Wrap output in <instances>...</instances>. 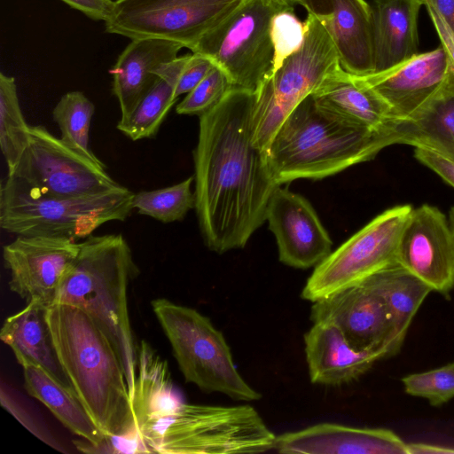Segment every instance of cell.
Segmentation results:
<instances>
[{"instance_id": "1", "label": "cell", "mask_w": 454, "mask_h": 454, "mask_svg": "<svg viewBox=\"0 0 454 454\" xmlns=\"http://www.w3.org/2000/svg\"><path fill=\"white\" fill-rule=\"evenodd\" d=\"M254 101L255 92L233 87L200 116L194 209L206 246L218 254L247 245L278 186L254 144Z\"/></svg>"}, {"instance_id": "2", "label": "cell", "mask_w": 454, "mask_h": 454, "mask_svg": "<svg viewBox=\"0 0 454 454\" xmlns=\"http://www.w3.org/2000/svg\"><path fill=\"white\" fill-rule=\"evenodd\" d=\"M46 317L68 382L98 428L106 434L139 432L121 360L104 332L69 304L48 306Z\"/></svg>"}, {"instance_id": "3", "label": "cell", "mask_w": 454, "mask_h": 454, "mask_svg": "<svg viewBox=\"0 0 454 454\" xmlns=\"http://www.w3.org/2000/svg\"><path fill=\"white\" fill-rule=\"evenodd\" d=\"M389 145L376 132L321 106L313 95L286 118L265 153L274 181L322 179L373 159Z\"/></svg>"}, {"instance_id": "4", "label": "cell", "mask_w": 454, "mask_h": 454, "mask_svg": "<svg viewBox=\"0 0 454 454\" xmlns=\"http://www.w3.org/2000/svg\"><path fill=\"white\" fill-rule=\"evenodd\" d=\"M138 273L122 234L90 235L80 242L53 301L82 309L104 332L121 360L129 395L137 374V345L129 323L128 287Z\"/></svg>"}, {"instance_id": "5", "label": "cell", "mask_w": 454, "mask_h": 454, "mask_svg": "<svg viewBox=\"0 0 454 454\" xmlns=\"http://www.w3.org/2000/svg\"><path fill=\"white\" fill-rule=\"evenodd\" d=\"M134 193L122 186L98 195L56 197L7 176L0 188V226L24 236L86 239L101 225L124 221Z\"/></svg>"}, {"instance_id": "6", "label": "cell", "mask_w": 454, "mask_h": 454, "mask_svg": "<svg viewBox=\"0 0 454 454\" xmlns=\"http://www.w3.org/2000/svg\"><path fill=\"white\" fill-rule=\"evenodd\" d=\"M151 305L186 382L236 401L261 398L237 370L223 334L208 317L166 298L154 299Z\"/></svg>"}, {"instance_id": "7", "label": "cell", "mask_w": 454, "mask_h": 454, "mask_svg": "<svg viewBox=\"0 0 454 454\" xmlns=\"http://www.w3.org/2000/svg\"><path fill=\"white\" fill-rule=\"evenodd\" d=\"M277 435L249 404L183 403L153 446L160 454H238L274 450Z\"/></svg>"}, {"instance_id": "8", "label": "cell", "mask_w": 454, "mask_h": 454, "mask_svg": "<svg viewBox=\"0 0 454 454\" xmlns=\"http://www.w3.org/2000/svg\"><path fill=\"white\" fill-rule=\"evenodd\" d=\"M302 45L255 91L254 144L265 153L286 118L340 68L335 47L320 21L308 13Z\"/></svg>"}, {"instance_id": "9", "label": "cell", "mask_w": 454, "mask_h": 454, "mask_svg": "<svg viewBox=\"0 0 454 454\" xmlns=\"http://www.w3.org/2000/svg\"><path fill=\"white\" fill-rule=\"evenodd\" d=\"M290 8L286 0H243L192 52L210 59L234 88L255 92L275 67L272 20Z\"/></svg>"}, {"instance_id": "10", "label": "cell", "mask_w": 454, "mask_h": 454, "mask_svg": "<svg viewBox=\"0 0 454 454\" xmlns=\"http://www.w3.org/2000/svg\"><path fill=\"white\" fill-rule=\"evenodd\" d=\"M412 209L406 204L385 210L332 252L315 267L302 299L314 302L397 264L400 238Z\"/></svg>"}, {"instance_id": "11", "label": "cell", "mask_w": 454, "mask_h": 454, "mask_svg": "<svg viewBox=\"0 0 454 454\" xmlns=\"http://www.w3.org/2000/svg\"><path fill=\"white\" fill-rule=\"evenodd\" d=\"M243 0H116L106 32L195 49Z\"/></svg>"}, {"instance_id": "12", "label": "cell", "mask_w": 454, "mask_h": 454, "mask_svg": "<svg viewBox=\"0 0 454 454\" xmlns=\"http://www.w3.org/2000/svg\"><path fill=\"white\" fill-rule=\"evenodd\" d=\"M8 176L56 197L98 195L122 187L104 163L76 153L42 125L31 126L29 145Z\"/></svg>"}, {"instance_id": "13", "label": "cell", "mask_w": 454, "mask_h": 454, "mask_svg": "<svg viewBox=\"0 0 454 454\" xmlns=\"http://www.w3.org/2000/svg\"><path fill=\"white\" fill-rule=\"evenodd\" d=\"M309 317L313 323L336 325L356 350L384 351L386 357L400 350L384 300L363 283L314 301Z\"/></svg>"}, {"instance_id": "14", "label": "cell", "mask_w": 454, "mask_h": 454, "mask_svg": "<svg viewBox=\"0 0 454 454\" xmlns=\"http://www.w3.org/2000/svg\"><path fill=\"white\" fill-rule=\"evenodd\" d=\"M397 263L450 299L454 289V232L436 207L423 204L412 209L400 238Z\"/></svg>"}, {"instance_id": "15", "label": "cell", "mask_w": 454, "mask_h": 454, "mask_svg": "<svg viewBox=\"0 0 454 454\" xmlns=\"http://www.w3.org/2000/svg\"><path fill=\"white\" fill-rule=\"evenodd\" d=\"M79 249L80 242L68 238L17 235L3 248L10 289L27 302L51 305Z\"/></svg>"}, {"instance_id": "16", "label": "cell", "mask_w": 454, "mask_h": 454, "mask_svg": "<svg viewBox=\"0 0 454 454\" xmlns=\"http://www.w3.org/2000/svg\"><path fill=\"white\" fill-rule=\"evenodd\" d=\"M266 220L279 261L296 269L316 267L332 253V239L310 202L278 185L269 201Z\"/></svg>"}, {"instance_id": "17", "label": "cell", "mask_w": 454, "mask_h": 454, "mask_svg": "<svg viewBox=\"0 0 454 454\" xmlns=\"http://www.w3.org/2000/svg\"><path fill=\"white\" fill-rule=\"evenodd\" d=\"M449 60L442 47L418 53L385 71L359 79L389 107L393 121L415 119L444 82Z\"/></svg>"}, {"instance_id": "18", "label": "cell", "mask_w": 454, "mask_h": 454, "mask_svg": "<svg viewBox=\"0 0 454 454\" xmlns=\"http://www.w3.org/2000/svg\"><path fill=\"white\" fill-rule=\"evenodd\" d=\"M300 4L325 28L344 71L356 76L373 74L371 4L365 0H302Z\"/></svg>"}, {"instance_id": "19", "label": "cell", "mask_w": 454, "mask_h": 454, "mask_svg": "<svg viewBox=\"0 0 454 454\" xmlns=\"http://www.w3.org/2000/svg\"><path fill=\"white\" fill-rule=\"evenodd\" d=\"M284 454H408L407 443L387 428L320 423L277 436Z\"/></svg>"}, {"instance_id": "20", "label": "cell", "mask_w": 454, "mask_h": 454, "mask_svg": "<svg viewBox=\"0 0 454 454\" xmlns=\"http://www.w3.org/2000/svg\"><path fill=\"white\" fill-rule=\"evenodd\" d=\"M131 406L137 427L153 451L155 439L183 403L171 380L167 361L145 340L137 345V374Z\"/></svg>"}, {"instance_id": "21", "label": "cell", "mask_w": 454, "mask_h": 454, "mask_svg": "<svg viewBox=\"0 0 454 454\" xmlns=\"http://www.w3.org/2000/svg\"><path fill=\"white\" fill-rule=\"evenodd\" d=\"M304 344L311 382L325 386L355 381L386 357L384 351L355 349L336 325L326 322L313 323Z\"/></svg>"}, {"instance_id": "22", "label": "cell", "mask_w": 454, "mask_h": 454, "mask_svg": "<svg viewBox=\"0 0 454 454\" xmlns=\"http://www.w3.org/2000/svg\"><path fill=\"white\" fill-rule=\"evenodd\" d=\"M182 48L179 43L159 38L135 39L125 48L110 70L121 119L130 114L159 79L156 69L178 57Z\"/></svg>"}, {"instance_id": "23", "label": "cell", "mask_w": 454, "mask_h": 454, "mask_svg": "<svg viewBox=\"0 0 454 454\" xmlns=\"http://www.w3.org/2000/svg\"><path fill=\"white\" fill-rule=\"evenodd\" d=\"M419 0H373V74L407 60L419 52Z\"/></svg>"}, {"instance_id": "24", "label": "cell", "mask_w": 454, "mask_h": 454, "mask_svg": "<svg viewBox=\"0 0 454 454\" xmlns=\"http://www.w3.org/2000/svg\"><path fill=\"white\" fill-rule=\"evenodd\" d=\"M47 308L40 301L27 302L24 309L4 320L0 338L11 348L21 366H39L70 386L54 347L46 317Z\"/></svg>"}, {"instance_id": "25", "label": "cell", "mask_w": 454, "mask_h": 454, "mask_svg": "<svg viewBox=\"0 0 454 454\" xmlns=\"http://www.w3.org/2000/svg\"><path fill=\"white\" fill-rule=\"evenodd\" d=\"M387 134L390 145L425 148L454 160V74L450 68L444 82L419 115L394 121Z\"/></svg>"}, {"instance_id": "26", "label": "cell", "mask_w": 454, "mask_h": 454, "mask_svg": "<svg viewBox=\"0 0 454 454\" xmlns=\"http://www.w3.org/2000/svg\"><path fill=\"white\" fill-rule=\"evenodd\" d=\"M312 95L319 106L376 132L386 133L394 122L387 105L342 67Z\"/></svg>"}, {"instance_id": "27", "label": "cell", "mask_w": 454, "mask_h": 454, "mask_svg": "<svg viewBox=\"0 0 454 454\" xmlns=\"http://www.w3.org/2000/svg\"><path fill=\"white\" fill-rule=\"evenodd\" d=\"M27 392L44 404L72 433L91 444L98 443L104 434L70 386L63 384L44 369L24 364Z\"/></svg>"}, {"instance_id": "28", "label": "cell", "mask_w": 454, "mask_h": 454, "mask_svg": "<svg viewBox=\"0 0 454 454\" xmlns=\"http://www.w3.org/2000/svg\"><path fill=\"white\" fill-rule=\"evenodd\" d=\"M362 283L384 300L393 319L395 342L400 349L413 317L432 289L398 263Z\"/></svg>"}, {"instance_id": "29", "label": "cell", "mask_w": 454, "mask_h": 454, "mask_svg": "<svg viewBox=\"0 0 454 454\" xmlns=\"http://www.w3.org/2000/svg\"><path fill=\"white\" fill-rule=\"evenodd\" d=\"M30 128L24 118L12 76L0 74V147L8 174L18 165L30 140Z\"/></svg>"}, {"instance_id": "30", "label": "cell", "mask_w": 454, "mask_h": 454, "mask_svg": "<svg viewBox=\"0 0 454 454\" xmlns=\"http://www.w3.org/2000/svg\"><path fill=\"white\" fill-rule=\"evenodd\" d=\"M176 99L175 85L159 77L130 114L120 119L116 127L133 141L154 137Z\"/></svg>"}, {"instance_id": "31", "label": "cell", "mask_w": 454, "mask_h": 454, "mask_svg": "<svg viewBox=\"0 0 454 454\" xmlns=\"http://www.w3.org/2000/svg\"><path fill=\"white\" fill-rule=\"evenodd\" d=\"M95 112L94 104L78 90L64 94L52 111L59 128L60 139L84 157L103 163L90 147V128Z\"/></svg>"}, {"instance_id": "32", "label": "cell", "mask_w": 454, "mask_h": 454, "mask_svg": "<svg viewBox=\"0 0 454 454\" xmlns=\"http://www.w3.org/2000/svg\"><path fill=\"white\" fill-rule=\"evenodd\" d=\"M194 176L164 188L134 193L132 206L138 214L169 223L183 220L195 208V194L192 191Z\"/></svg>"}, {"instance_id": "33", "label": "cell", "mask_w": 454, "mask_h": 454, "mask_svg": "<svg viewBox=\"0 0 454 454\" xmlns=\"http://www.w3.org/2000/svg\"><path fill=\"white\" fill-rule=\"evenodd\" d=\"M406 394L428 400L440 407L454 397V362L401 379Z\"/></svg>"}, {"instance_id": "34", "label": "cell", "mask_w": 454, "mask_h": 454, "mask_svg": "<svg viewBox=\"0 0 454 454\" xmlns=\"http://www.w3.org/2000/svg\"><path fill=\"white\" fill-rule=\"evenodd\" d=\"M232 88L228 75L215 65L207 75L176 106V112L200 117L217 106Z\"/></svg>"}, {"instance_id": "35", "label": "cell", "mask_w": 454, "mask_h": 454, "mask_svg": "<svg viewBox=\"0 0 454 454\" xmlns=\"http://www.w3.org/2000/svg\"><path fill=\"white\" fill-rule=\"evenodd\" d=\"M305 32V22L297 18L294 8L281 11L274 16L271 23V36L275 49L274 69L300 49Z\"/></svg>"}, {"instance_id": "36", "label": "cell", "mask_w": 454, "mask_h": 454, "mask_svg": "<svg viewBox=\"0 0 454 454\" xmlns=\"http://www.w3.org/2000/svg\"><path fill=\"white\" fill-rule=\"evenodd\" d=\"M77 450L85 453H153L139 432L127 434H105L97 444L82 439L74 442Z\"/></svg>"}, {"instance_id": "37", "label": "cell", "mask_w": 454, "mask_h": 454, "mask_svg": "<svg viewBox=\"0 0 454 454\" xmlns=\"http://www.w3.org/2000/svg\"><path fill=\"white\" fill-rule=\"evenodd\" d=\"M214 66L213 61L203 54L198 52L187 54L176 80V97L178 98L193 90L207 75Z\"/></svg>"}, {"instance_id": "38", "label": "cell", "mask_w": 454, "mask_h": 454, "mask_svg": "<svg viewBox=\"0 0 454 454\" xmlns=\"http://www.w3.org/2000/svg\"><path fill=\"white\" fill-rule=\"evenodd\" d=\"M414 157L454 187V160L435 152L416 147Z\"/></svg>"}, {"instance_id": "39", "label": "cell", "mask_w": 454, "mask_h": 454, "mask_svg": "<svg viewBox=\"0 0 454 454\" xmlns=\"http://www.w3.org/2000/svg\"><path fill=\"white\" fill-rule=\"evenodd\" d=\"M423 5L426 7L438 35L441 46L447 55L450 70L454 74V32L431 4L424 3Z\"/></svg>"}, {"instance_id": "40", "label": "cell", "mask_w": 454, "mask_h": 454, "mask_svg": "<svg viewBox=\"0 0 454 454\" xmlns=\"http://www.w3.org/2000/svg\"><path fill=\"white\" fill-rule=\"evenodd\" d=\"M70 7L95 20L108 21L112 17L115 1L113 0H61Z\"/></svg>"}, {"instance_id": "41", "label": "cell", "mask_w": 454, "mask_h": 454, "mask_svg": "<svg viewBox=\"0 0 454 454\" xmlns=\"http://www.w3.org/2000/svg\"><path fill=\"white\" fill-rule=\"evenodd\" d=\"M1 403L2 405L9 411L27 429H28L33 434L36 435L39 439L45 442L48 444H51V442L48 441L49 437L42 433L39 427H36V424L34 422L32 418L27 413L26 411L22 409V407L17 403L12 397L4 391V389H1Z\"/></svg>"}, {"instance_id": "42", "label": "cell", "mask_w": 454, "mask_h": 454, "mask_svg": "<svg viewBox=\"0 0 454 454\" xmlns=\"http://www.w3.org/2000/svg\"><path fill=\"white\" fill-rule=\"evenodd\" d=\"M431 4L454 32V0H419Z\"/></svg>"}, {"instance_id": "43", "label": "cell", "mask_w": 454, "mask_h": 454, "mask_svg": "<svg viewBox=\"0 0 454 454\" xmlns=\"http://www.w3.org/2000/svg\"><path fill=\"white\" fill-rule=\"evenodd\" d=\"M408 454L454 453V449L427 443H407Z\"/></svg>"}, {"instance_id": "44", "label": "cell", "mask_w": 454, "mask_h": 454, "mask_svg": "<svg viewBox=\"0 0 454 454\" xmlns=\"http://www.w3.org/2000/svg\"><path fill=\"white\" fill-rule=\"evenodd\" d=\"M449 223L452 231L454 232V207H452L449 212Z\"/></svg>"}, {"instance_id": "45", "label": "cell", "mask_w": 454, "mask_h": 454, "mask_svg": "<svg viewBox=\"0 0 454 454\" xmlns=\"http://www.w3.org/2000/svg\"><path fill=\"white\" fill-rule=\"evenodd\" d=\"M286 1H288V2H290L292 4H300L302 0H286Z\"/></svg>"}]
</instances>
